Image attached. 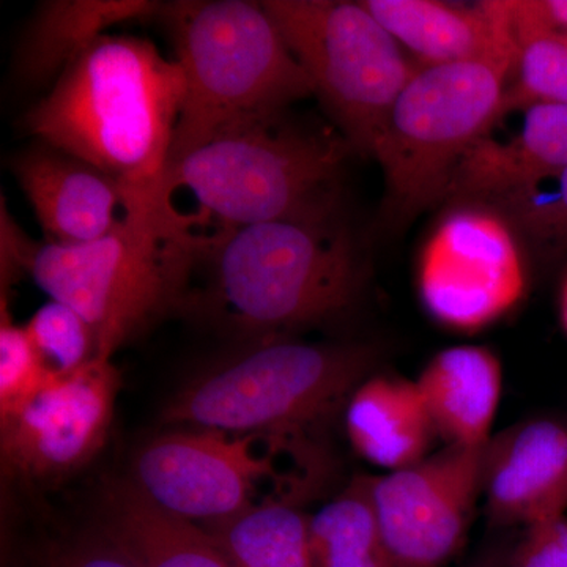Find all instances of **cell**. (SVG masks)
Here are the masks:
<instances>
[{"instance_id":"cell-21","label":"cell","mask_w":567,"mask_h":567,"mask_svg":"<svg viewBox=\"0 0 567 567\" xmlns=\"http://www.w3.org/2000/svg\"><path fill=\"white\" fill-rule=\"evenodd\" d=\"M200 528L237 567H315L309 516L298 506L256 507Z\"/></svg>"},{"instance_id":"cell-13","label":"cell","mask_w":567,"mask_h":567,"mask_svg":"<svg viewBox=\"0 0 567 567\" xmlns=\"http://www.w3.org/2000/svg\"><path fill=\"white\" fill-rule=\"evenodd\" d=\"M13 173L48 244L99 240L153 200V194L136 192L92 164L43 142L14 159Z\"/></svg>"},{"instance_id":"cell-1","label":"cell","mask_w":567,"mask_h":567,"mask_svg":"<svg viewBox=\"0 0 567 567\" xmlns=\"http://www.w3.org/2000/svg\"><path fill=\"white\" fill-rule=\"evenodd\" d=\"M352 152L341 133L289 110L251 115L169 163L153 203L199 264L245 227L341 210Z\"/></svg>"},{"instance_id":"cell-23","label":"cell","mask_w":567,"mask_h":567,"mask_svg":"<svg viewBox=\"0 0 567 567\" xmlns=\"http://www.w3.org/2000/svg\"><path fill=\"white\" fill-rule=\"evenodd\" d=\"M535 104H567V43L557 37H533L517 44L499 117L503 122Z\"/></svg>"},{"instance_id":"cell-27","label":"cell","mask_w":567,"mask_h":567,"mask_svg":"<svg viewBox=\"0 0 567 567\" xmlns=\"http://www.w3.org/2000/svg\"><path fill=\"white\" fill-rule=\"evenodd\" d=\"M509 567H567L566 514L524 528Z\"/></svg>"},{"instance_id":"cell-5","label":"cell","mask_w":567,"mask_h":567,"mask_svg":"<svg viewBox=\"0 0 567 567\" xmlns=\"http://www.w3.org/2000/svg\"><path fill=\"white\" fill-rule=\"evenodd\" d=\"M328 465L312 431L188 429L142 447L132 484L159 509L204 527L256 507H300L322 487Z\"/></svg>"},{"instance_id":"cell-26","label":"cell","mask_w":567,"mask_h":567,"mask_svg":"<svg viewBox=\"0 0 567 567\" xmlns=\"http://www.w3.org/2000/svg\"><path fill=\"white\" fill-rule=\"evenodd\" d=\"M54 372L37 352L28 331L11 319L6 300L0 311V420L20 410Z\"/></svg>"},{"instance_id":"cell-29","label":"cell","mask_w":567,"mask_h":567,"mask_svg":"<svg viewBox=\"0 0 567 567\" xmlns=\"http://www.w3.org/2000/svg\"><path fill=\"white\" fill-rule=\"evenodd\" d=\"M52 567H141L136 559L102 532L95 539L71 547Z\"/></svg>"},{"instance_id":"cell-17","label":"cell","mask_w":567,"mask_h":567,"mask_svg":"<svg viewBox=\"0 0 567 567\" xmlns=\"http://www.w3.org/2000/svg\"><path fill=\"white\" fill-rule=\"evenodd\" d=\"M415 382L445 445H487L503 393L502 361L494 350L447 347L424 365Z\"/></svg>"},{"instance_id":"cell-7","label":"cell","mask_w":567,"mask_h":567,"mask_svg":"<svg viewBox=\"0 0 567 567\" xmlns=\"http://www.w3.org/2000/svg\"><path fill=\"white\" fill-rule=\"evenodd\" d=\"M196 267V254L153 200L99 240L33 244L25 260V271L51 300L91 324L103 360L167 309L185 306Z\"/></svg>"},{"instance_id":"cell-9","label":"cell","mask_w":567,"mask_h":567,"mask_svg":"<svg viewBox=\"0 0 567 567\" xmlns=\"http://www.w3.org/2000/svg\"><path fill=\"white\" fill-rule=\"evenodd\" d=\"M262 3L350 147L372 156L391 107L421 66L361 2Z\"/></svg>"},{"instance_id":"cell-3","label":"cell","mask_w":567,"mask_h":567,"mask_svg":"<svg viewBox=\"0 0 567 567\" xmlns=\"http://www.w3.org/2000/svg\"><path fill=\"white\" fill-rule=\"evenodd\" d=\"M207 279L185 306L257 339L327 322L352 308L363 259L341 210L245 227L205 256Z\"/></svg>"},{"instance_id":"cell-18","label":"cell","mask_w":567,"mask_h":567,"mask_svg":"<svg viewBox=\"0 0 567 567\" xmlns=\"http://www.w3.org/2000/svg\"><path fill=\"white\" fill-rule=\"evenodd\" d=\"M344 406L354 453L386 473L423 461L439 439L415 380L372 372Z\"/></svg>"},{"instance_id":"cell-20","label":"cell","mask_w":567,"mask_h":567,"mask_svg":"<svg viewBox=\"0 0 567 567\" xmlns=\"http://www.w3.org/2000/svg\"><path fill=\"white\" fill-rule=\"evenodd\" d=\"M102 532L141 567H237L205 529L159 509L132 483L107 494Z\"/></svg>"},{"instance_id":"cell-24","label":"cell","mask_w":567,"mask_h":567,"mask_svg":"<svg viewBox=\"0 0 567 567\" xmlns=\"http://www.w3.org/2000/svg\"><path fill=\"white\" fill-rule=\"evenodd\" d=\"M527 248L548 260L567 256V167L536 188L496 205Z\"/></svg>"},{"instance_id":"cell-10","label":"cell","mask_w":567,"mask_h":567,"mask_svg":"<svg viewBox=\"0 0 567 567\" xmlns=\"http://www.w3.org/2000/svg\"><path fill=\"white\" fill-rule=\"evenodd\" d=\"M416 289L436 323L462 333L484 330L527 295L524 241L488 205H446L417 256Z\"/></svg>"},{"instance_id":"cell-28","label":"cell","mask_w":567,"mask_h":567,"mask_svg":"<svg viewBox=\"0 0 567 567\" xmlns=\"http://www.w3.org/2000/svg\"><path fill=\"white\" fill-rule=\"evenodd\" d=\"M516 43L533 37H567V0H507Z\"/></svg>"},{"instance_id":"cell-31","label":"cell","mask_w":567,"mask_h":567,"mask_svg":"<svg viewBox=\"0 0 567 567\" xmlns=\"http://www.w3.org/2000/svg\"><path fill=\"white\" fill-rule=\"evenodd\" d=\"M559 40L566 41V43H567V37H563V39H559Z\"/></svg>"},{"instance_id":"cell-30","label":"cell","mask_w":567,"mask_h":567,"mask_svg":"<svg viewBox=\"0 0 567 567\" xmlns=\"http://www.w3.org/2000/svg\"><path fill=\"white\" fill-rule=\"evenodd\" d=\"M558 311L559 320H561L563 328H565L567 334V274L565 279H563L561 289H559Z\"/></svg>"},{"instance_id":"cell-14","label":"cell","mask_w":567,"mask_h":567,"mask_svg":"<svg viewBox=\"0 0 567 567\" xmlns=\"http://www.w3.org/2000/svg\"><path fill=\"white\" fill-rule=\"evenodd\" d=\"M483 499L498 527L527 528L567 511V424L539 416L492 435Z\"/></svg>"},{"instance_id":"cell-19","label":"cell","mask_w":567,"mask_h":567,"mask_svg":"<svg viewBox=\"0 0 567 567\" xmlns=\"http://www.w3.org/2000/svg\"><path fill=\"white\" fill-rule=\"evenodd\" d=\"M162 3L151 0H52L43 3L25 32L18 54L22 80H58L107 29L155 17Z\"/></svg>"},{"instance_id":"cell-15","label":"cell","mask_w":567,"mask_h":567,"mask_svg":"<svg viewBox=\"0 0 567 567\" xmlns=\"http://www.w3.org/2000/svg\"><path fill=\"white\" fill-rule=\"evenodd\" d=\"M567 167V104H535L505 140L487 133L470 148L443 207L475 203L496 207L536 188Z\"/></svg>"},{"instance_id":"cell-16","label":"cell","mask_w":567,"mask_h":567,"mask_svg":"<svg viewBox=\"0 0 567 567\" xmlns=\"http://www.w3.org/2000/svg\"><path fill=\"white\" fill-rule=\"evenodd\" d=\"M383 28L420 66L451 65L517 54L506 2L363 0Z\"/></svg>"},{"instance_id":"cell-11","label":"cell","mask_w":567,"mask_h":567,"mask_svg":"<svg viewBox=\"0 0 567 567\" xmlns=\"http://www.w3.org/2000/svg\"><path fill=\"white\" fill-rule=\"evenodd\" d=\"M484 451L445 445L406 468L369 476L394 567H445L456 557L483 498Z\"/></svg>"},{"instance_id":"cell-4","label":"cell","mask_w":567,"mask_h":567,"mask_svg":"<svg viewBox=\"0 0 567 567\" xmlns=\"http://www.w3.org/2000/svg\"><path fill=\"white\" fill-rule=\"evenodd\" d=\"M156 17L173 41L185 82L169 163L227 123L289 110L315 96L262 2L177 0L162 3Z\"/></svg>"},{"instance_id":"cell-12","label":"cell","mask_w":567,"mask_h":567,"mask_svg":"<svg viewBox=\"0 0 567 567\" xmlns=\"http://www.w3.org/2000/svg\"><path fill=\"white\" fill-rule=\"evenodd\" d=\"M118 372L95 358L70 374H52L39 393L0 420L3 464L31 480L76 472L102 450L110 434Z\"/></svg>"},{"instance_id":"cell-6","label":"cell","mask_w":567,"mask_h":567,"mask_svg":"<svg viewBox=\"0 0 567 567\" xmlns=\"http://www.w3.org/2000/svg\"><path fill=\"white\" fill-rule=\"evenodd\" d=\"M517 54L421 66L398 96L371 158L385 183L382 223L391 230L443 207L462 159L502 122Z\"/></svg>"},{"instance_id":"cell-2","label":"cell","mask_w":567,"mask_h":567,"mask_svg":"<svg viewBox=\"0 0 567 567\" xmlns=\"http://www.w3.org/2000/svg\"><path fill=\"white\" fill-rule=\"evenodd\" d=\"M183 93L181 66L152 41L104 35L54 81L25 126L39 142L153 194L169 164Z\"/></svg>"},{"instance_id":"cell-25","label":"cell","mask_w":567,"mask_h":567,"mask_svg":"<svg viewBox=\"0 0 567 567\" xmlns=\"http://www.w3.org/2000/svg\"><path fill=\"white\" fill-rule=\"evenodd\" d=\"M24 328L44 364L55 374H70L99 358L91 324L61 301L41 306Z\"/></svg>"},{"instance_id":"cell-8","label":"cell","mask_w":567,"mask_h":567,"mask_svg":"<svg viewBox=\"0 0 567 567\" xmlns=\"http://www.w3.org/2000/svg\"><path fill=\"white\" fill-rule=\"evenodd\" d=\"M374 364L375 350L364 344L257 339L183 386L163 421L229 432L312 431L346 405Z\"/></svg>"},{"instance_id":"cell-22","label":"cell","mask_w":567,"mask_h":567,"mask_svg":"<svg viewBox=\"0 0 567 567\" xmlns=\"http://www.w3.org/2000/svg\"><path fill=\"white\" fill-rule=\"evenodd\" d=\"M315 567H394L369 492V476L352 483L309 516Z\"/></svg>"}]
</instances>
